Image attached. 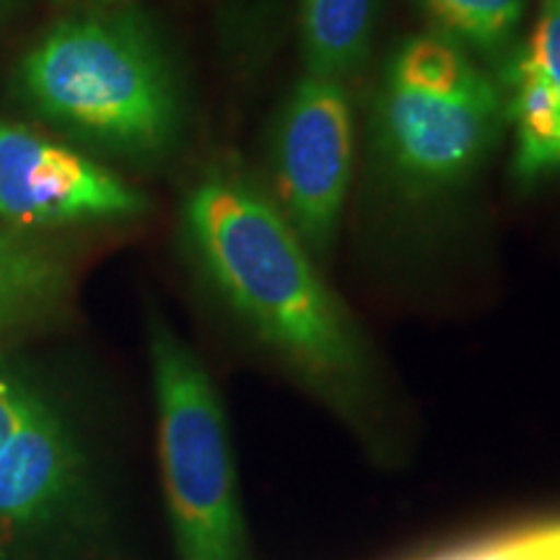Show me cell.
<instances>
[{
    "mask_svg": "<svg viewBox=\"0 0 560 560\" xmlns=\"http://www.w3.org/2000/svg\"><path fill=\"white\" fill-rule=\"evenodd\" d=\"M208 283L247 330L335 400L369 382V348L268 187L240 161L208 170L182 208Z\"/></svg>",
    "mask_w": 560,
    "mask_h": 560,
    "instance_id": "cell-1",
    "label": "cell"
},
{
    "mask_svg": "<svg viewBox=\"0 0 560 560\" xmlns=\"http://www.w3.org/2000/svg\"><path fill=\"white\" fill-rule=\"evenodd\" d=\"M506 130L499 70L444 34H410L371 86L363 192L395 221L441 219L475 190Z\"/></svg>",
    "mask_w": 560,
    "mask_h": 560,
    "instance_id": "cell-2",
    "label": "cell"
},
{
    "mask_svg": "<svg viewBox=\"0 0 560 560\" xmlns=\"http://www.w3.org/2000/svg\"><path fill=\"white\" fill-rule=\"evenodd\" d=\"M24 96L89 143L151 161L185 128V96L153 24L138 11L62 21L21 62Z\"/></svg>",
    "mask_w": 560,
    "mask_h": 560,
    "instance_id": "cell-3",
    "label": "cell"
},
{
    "mask_svg": "<svg viewBox=\"0 0 560 560\" xmlns=\"http://www.w3.org/2000/svg\"><path fill=\"white\" fill-rule=\"evenodd\" d=\"M159 452L179 560H244V522L226 416L198 355L151 327Z\"/></svg>",
    "mask_w": 560,
    "mask_h": 560,
    "instance_id": "cell-4",
    "label": "cell"
},
{
    "mask_svg": "<svg viewBox=\"0 0 560 560\" xmlns=\"http://www.w3.org/2000/svg\"><path fill=\"white\" fill-rule=\"evenodd\" d=\"M268 192L304 247L330 255L355 172L350 86L301 73L272 112L265 140Z\"/></svg>",
    "mask_w": 560,
    "mask_h": 560,
    "instance_id": "cell-5",
    "label": "cell"
},
{
    "mask_svg": "<svg viewBox=\"0 0 560 560\" xmlns=\"http://www.w3.org/2000/svg\"><path fill=\"white\" fill-rule=\"evenodd\" d=\"M145 198L115 172L52 143L24 125L0 120V219L13 226L128 219Z\"/></svg>",
    "mask_w": 560,
    "mask_h": 560,
    "instance_id": "cell-6",
    "label": "cell"
},
{
    "mask_svg": "<svg viewBox=\"0 0 560 560\" xmlns=\"http://www.w3.org/2000/svg\"><path fill=\"white\" fill-rule=\"evenodd\" d=\"M79 480V452L60 418L32 395L0 450V545L52 520Z\"/></svg>",
    "mask_w": 560,
    "mask_h": 560,
    "instance_id": "cell-7",
    "label": "cell"
},
{
    "mask_svg": "<svg viewBox=\"0 0 560 560\" xmlns=\"http://www.w3.org/2000/svg\"><path fill=\"white\" fill-rule=\"evenodd\" d=\"M511 130V177L524 190L560 174V91L524 42L499 66Z\"/></svg>",
    "mask_w": 560,
    "mask_h": 560,
    "instance_id": "cell-8",
    "label": "cell"
},
{
    "mask_svg": "<svg viewBox=\"0 0 560 560\" xmlns=\"http://www.w3.org/2000/svg\"><path fill=\"white\" fill-rule=\"evenodd\" d=\"M380 11L382 0H296L304 73L353 86L371 62Z\"/></svg>",
    "mask_w": 560,
    "mask_h": 560,
    "instance_id": "cell-9",
    "label": "cell"
},
{
    "mask_svg": "<svg viewBox=\"0 0 560 560\" xmlns=\"http://www.w3.org/2000/svg\"><path fill=\"white\" fill-rule=\"evenodd\" d=\"M68 268L58 255L16 231H0V340L60 310Z\"/></svg>",
    "mask_w": 560,
    "mask_h": 560,
    "instance_id": "cell-10",
    "label": "cell"
},
{
    "mask_svg": "<svg viewBox=\"0 0 560 560\" xmlns=\"http://www.w3.org/2000/svg\"><path fill=\"white\" fill-rule=\"evenodd\" d=\"M429 30L465 47L480 62L499 70L520 45L527 0H416Z\"/></svg>",
    "mask_w": 560,
    "mask_h": 560,
    "instance_id": "cell-11",
    "label": "cell"
},
{
    "mask_svg": "<svg viewBox=\"0 0 560 560\" xmlns=\"http://www.w3.org/2000/svg\"><path fill=\"white\" fill-rule=\"evenodd\" d=\"M436 560H560V524L514 532Z\"/></svg>",
    "mask_w": 560,
    "mask_h": 560,
    "instance_id": "cell-12",
    "label": "cell"
},
{
    "mask_svg": "<svg viewBox=\"0 0 560 560\" xmlns=\"http://www.w3.org/2000/svg\"><path fill=\"white\" fill-rule=\"evenodd\" d=\"M524 47L560 91V0H542L540 16Z\"/></svg>",
    "mask_w": 560,
    "mask_h": 560,
    "instance_id": "cell-13",
    "label": "cell"
},
{
    "mask_svg": "<svg viewBox=\"0 0 560 560\" xmlns=\"http://www.w3.org/2000/svg\"><path fill=\"white\" fill-rule=\"evenodd\" d=\"M32 395L21 384L0 374V450L26 416Z\"/></svg>",
    "mask_w": 560,
    "mask_h": 560,
    "instance_id": "cell-14",
    "label": "cell"
},
{
    "mask_svg": "<svg viewBox=\"0 0 560 560\" xmlns=\"http://www.w3.org/2000/svg\"><path fill=\"white\" fill-rule=\"evenodd\" d=\"M104 3H117V0H104Z\"/></svg>",
    "mask_w": 560,
    "mask_h": 560,
    "instance_id": "cell-15",
    "label": "cell"
}]
</instances>
